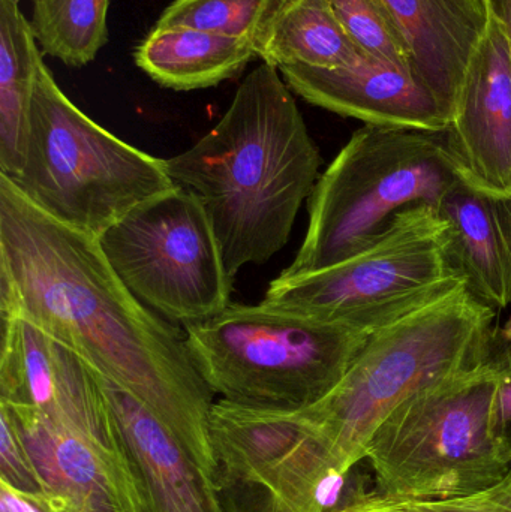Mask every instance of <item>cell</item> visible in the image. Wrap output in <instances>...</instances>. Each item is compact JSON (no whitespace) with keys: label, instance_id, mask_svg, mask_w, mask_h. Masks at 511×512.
I'll list each match as a JSON object with an SVG mask.
<instances>
[{"label":"cell","instance_id":"1","mask_svg":"<svg viewBox=\"0 0 511 512\" xmlns=\"http://www.w3.org/2000/svg\"><path fill=\"white\" fill-rule=\"evenodd\" d=\"M0 313L21 316L129 391L215 477L207 387L185 331L144 306L98 239L36 209L0 176Z\"/></svg>","mask_w":511,"mask_h":512},{"label":"cell","instance_id":"2","mask_svg":"<svg viewBox=\"0 0 511 512\" xmlns=\"http://www.w3.org/2000/svg\"><path fill=\"white\" fill-rule=\"evenodd\" d=\"M165 164L174 185L206 209L234 280L287 245L320 179L321 156L281 71L261 63L215 128Z\"/></svg>","mask_w":511,"mask_h":512},{"label":"cell","instance_id":"3","mask_svg":"<svg viewBox=\"0 0 511 512\" xmlns=\"http://www.w3.org/2000/svg\"><path fill=\"white\" fill-rule=\"evenodd\" d=\"M497 312L467 288L372 334L326 397L299 409L344 471L365 460L378 427L414 394L485 363Z\"/></svg>","mask_w":511,"mask_h":512},{"label":"cell","instance_id":"4","mask_svg":"<svg viewBox=\"0 0 511 512\" xmlns=\"http://www.w3.org/2000/svg\"><path fill=\"white\" fill-rule=\"evenodd\" d=\"M446 132L365 125L321 174L302 248L281 276L338 264L374 245L398 213L440 206L462 176Z\"/></svg>","mask_w":511,"mask_h":512},{"label":"cell","instance_id":"5","mask_svg":"<svg viewBox=\"0 0 511 512\" xmlns=\"http://www.w3.org/2000/svg\"><path fill=\"white\" fill-rule=\"evenodd\" d=\"M9 180L36 209L93 239L174 186L165 159L135 149L93 122L57 86L44 60L36 75L23 164Z\"/></svg>","mask_w":511,"mask_h":512},{"label":"cell","instance_id":"6","mask_svg":"<svg viewBox=\"0 0 511 512\" xmlns=\"http://www.w3.org/2000/svg\"><path fill=\"white\" fill-rule=\"evenodd\" d=\"M183 327L195 369L215 396L287 411L326 397L374 334L263 303L230 304Z\"/></svg>","mask_w":511,"mask_h":512},{"label":"cell","instance_id":"7","mask_svg":"<svg viewBox=\"0 0 511 512\" xmlns=\"http://www.w3.org/2000/svg\"><path fill=\"white\" fill-rule=\"evenodd\" d=\"M488 361L432 385L393 409L365 460L375 492L393 499H443L488 489L511 474Z\"/></svg>","mask_w":511,"mask_h":512},{"label":"cell","instance_id":"8","mask_svg":"<svg viewBox=\"0 0 511 512\" xmlns=\"http://www.w3.org/2000/svg\"><path fill=\"white\" fill-rule=\"evenodd\" d=\"M464 286L447 249L446 222L437 207L422 204L398 213L360 254L311 273L276 277L261 303L377 333Z\"/></svg>","mask_w":511,"mask_h":512},{"label":"cell","instance_id":"9","mask_svg":"<svg viewBox=\"0 0 511 512\" xmlns=\"http://www.w3.org/2000/svg\"><path fill=\"white\" fill-rule=\"evenodd\" d=\"M209 424L224 512H345L375 493L357 466L339 468L299 409L219 399Z\"/></svg>","mask_w":511,"mask_h":512},{"label":"cell","instance_id":"10","mask_svg":"<svg viewBox=\"0 0 511 512\" xmlns=\"http://www.w3.org/2000/svg\"><path fill=\"white\" fill-rule=\"evenodd\" d=\"M105 258L144 306L183 325L230 306L233 282L201 201L174 185L98 239Z\"/></svg>","mask_w":511,"mask_h":512},{"label":"cell","instance_id":"11","mask_svg":"<svg viewBox=\"0 0 511 512\" xmlns=\"http://www.w3.org/2000/svg\"><path fill=\"white\" fill-rule=\"evenodd\" d=\"M0 402L35 409L113 451H123L95 370L21 316L2 315Z\"/></svg>","mask_w":511,"mask_h":512},{"label":"cell","instance_id":"12","mask_svg":"<svg viewBox=\"0 0 511 512\" xmlns=\"http://www.w3.org/2000/svg\"><path fill=\"white\" fill-rule=\"evenodd\" d=\"M8 409L54 512H141L128 454L102 447L35 409Z\"/></svg>","mask_w":511,"mask_h":512},{"label":"cell","instance_id":"13","mask_svg":"<svg viewBox=\"0 0 511 512\" xmlns=\"http://www.w3.org/2000/svg\"><path fill=\"white\" fill-rule=\"evenodd\" d=\"M279 71L288 87L309 104L366 125L446 132L452 123L437 96L410 68L368 54L345 68L291 65Z\"/></svg>","mask_w":511,"mask_h":512},{"label":"cell","instance_id":"14","mask_svg":"<svg viewBox=\"0 0 511 512\" xmlns=\"http://www.w3.org/2000/svg\"><path fill=\"white\" fill-rule=\"evenodd\" d=\"M446 137L465 176L489 191L511 195V56L506 35L491 18Z\"/></svg>","mask_w":511,"mask_h":512},{"label":"cell","instance_id":"15","mask_svg":"<svg viewBox=\"0 0 511 512\" xmlns=\"http://www.w3.org/2000/svg\"><path fill=\"white\" fill-rule=\"evenodd\" d=\"M96 378L134 471L141 512H224L215 483L164 423L129 391Z\"/></svg>","mask_w":511,"mask_h":512},{"label":"cell","instance_id":"16","mask_svg":"<svg viewBox=\"0 0 511 512\" xmlns=\"http://www.w3.org/2000/svg\"><path fill=\"white\" fill-rule=\"evenodd\" d=\"M447 249L465 288L492 310L511 306V195L462 176L437 207Z\"/></svg>","mask_w":511,"mask_h":512},{"label":"cell","instance_id":"17","mask_svg":"<svg viewBox=\"0 0 511 512\" xmlns=\"http://www.w3.org/2000/svg\"><path fill=\"white\" fill-rule=\"evenodd\" d=\"M410 69L453 119L465 74L489 26L485 0H383Z\"/></svg>","mask_w":511,"mask_h":512},{"label":"cell","instance_id":"18","mask_svg":"<svg viewBox=\"0 0 511 512\" xmlns=\"http://www.w3.org/2000/svg\"><path fill=\"white\" fill-rule=\"evenodd\" d=\"M255 53L249 39L189 27H153L135 51V62L167 89H207L239 75Z\"/></svg>","mask_w":511,"mask_h":512},{"label":"cell","instance_id":"19","mask_svg":"<svg viewBox=\"0 0 511 512\" xmlns=\"http://www.w3.org/2000/svg\"><path fill=\"white\" fill-rule=\"evenodd\" d=\"M254 47L263 63L278 69L345 68L365 54L351 41L329 0H276Z\"/></svg>","mask_w":511,"mask_h":512},{"label":"cell","instance_id":"20","mask_svg":"<svg viewBox=\"0 0 511 512\" xmlns=\"http://www.w3.org/2000/svg\"><path fill=\"white\" fill-rule=\"evenodd\" d=\"M41 48L20 0H0V174L14 179L23 164Z\"/></svg>","mask_w":511,"mask_h":512},{"label":"cell","instance_id":"21","mask_svg":"<svg viewBox=\"0 0 511 512\" xmlns=\"http://www.w3.org/2000/svg\"><path fill=\"white\" fill-rule=\"evenodd\" d=\"M30 29L42 54L81 68L108 42L110 0H30Z\"/></svg>","mask_w":511,"mask_h":512},{"label":"cell","instance_id":"22","mask_svg":"<svg viewBox=\"0 0 511 512\" xmlns=\"http://www.w3.org/2000/svg\"><path fill=\"white\" fill-rule=\"evenodd\" d=\"M276 0H173L155 26L189 27L255 42Z\"/></svg>","mask_w":511,"mask_h":512},{"label":"cell","instance_id":"23","mask_svg":"<svg viewBox=\"0 0 511 512\" xmlns=\"http://www.w3.org/2000/svg\"><path fill=\"white\" fill-rule=\"evenodd\" d=\"M329 2L345 32L360 51L384 62L410 68L407 44L383 0Z\"/></svg>","mask_w":511,"mask_h":512},{"label":"cell","instance_id":"24","mask_svg":"<svg viewBox=\"0 0 511 512\" xmlns=\"http://www.w3.org/2000/svg\"><path fill=\"white\" fill-rule=\"evenodd\" d=\"M345 512H511V474L500 483L443 499H393L374 495Z\"/></svg>","mask_w":511,"mask_h":512},{"label":"cell","instance_id":"25","mask_svg":"<svg viewBox=\"0 0 511 512\" xmlns=\"http://www.w3.org/2000/svg\"><path fill=\"white\" fill-rule=\"evenodd\" d=\"M0 480L21 492L42 493L20 433L3 405H0Z\"/></svg>","mask_w":511,"mask_h":512},{"label":"cell","instance_id":"26","mask_svg":"<svg viewBox=\"0 0 511 512\" xmlns=\"http://www.w3.org/2000/svg\"><path fill=\"white\" fill-rule=\"evenodd\" d=\"M489 367L495 378V409L504 444L511 453V321L495 325L489 340Z\"/></svg>","mask_w":511,"mask_h":512},{"label":"cell","instance_id":"27","mask_svg":"<svg viewBox=\"0 0 511 512\" xmlns=\"http://www.w3.org/2000/svg\"><path fill=\"white\" fill-rule=\"evenodd\" d=\"M0 512H54L42 493H26L0 480Z\"/></svg>","mask_w":511,"mask_h":512},{"label":"cell","instance_id":"28","mask_svg":"<svg viewBox=\"0 0 511 512\" xmlns=\"http://www.w3.org/2000/svg\"><path fill=\"white\" fill-rule=\"evenodd\" d=\"M486 9L491 20H494L506 35L511 56V0H485Z\"/></svg>","mask_w":511,"mask_h":512}]
</instances>
